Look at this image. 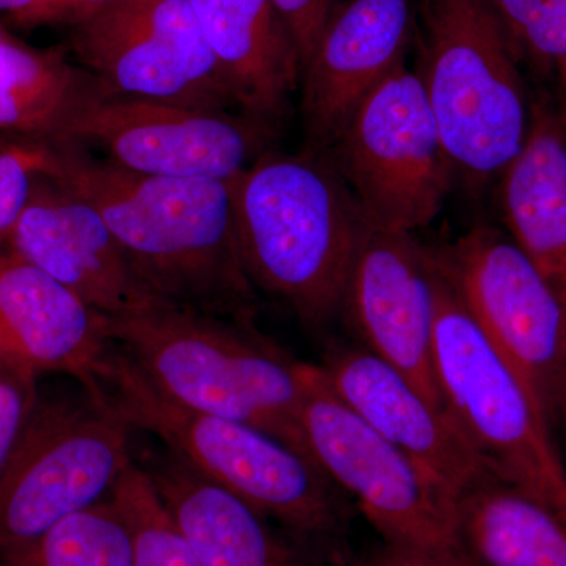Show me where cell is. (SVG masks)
I'll use <instances>...</instances> for the list:
<instances>
[{"label":"cell","instance_id":"obj_1","mask_svg":"<svg viewBox=\"0 0 566 566\" xmlns=\"http://www.w3.org/2000/svg\"><path fill=\"white\" fill-rule=\"evenodd\" d=\"M50 147L48 177L103 216L133 273L159 304L255 322L229 182L132 172L71 142Z\"/></svg>","mask_w":566,"mask_h":566},{"label":"cell","instance_id":"obj_2","mask_svg":"<svg viewBox=\"0 0 566 566\" xmlns=\"http://www.w3.org/2000/svg\"><path fill=\"white\" fill-rule=\"evenodd\" d=\"M229 188L238 248L256 292L282 301L312 331L340 318L370 222L329 159L271 148Z\"/></svg>","mask_w":566,"mask_h":566},{"label":"cell","instance_id":"obj_3","mask_svg":"<svg viewBox=\"0 0 566 566\" xmlns=\"http://www.w3.org/2000/svg\"><path fill=\"white\" fill-rule=\"evenodd\" d=\"M107 334L167 400L252 424L311 458L301 428L307 364L253 324L156 304L107 318Z\"/></svg>","mask_w":566,"mask_h":566},{"label":"cell","instance_id":"obj_4","mask_svg":"<svg viewBox=\"0 0 566 566\" xmlns=\"http://www.w3.org/2000/svg\"><path fill=\"white\" fill-rule=\"evenodd\" d=\"M92 397L301 539L324 543L344 534L340 490L311 458L252 424L167 400L114 345Z\"/></svg>","mask_w":566,"mask_h":566},{"label":"cell","instance_id":"obj_5","mask_svg":"<svg viewBox=\"0 0 566 566\" xmlns=\"http://www.w3.org/2000/svg\"><path fill=\"white\" fill-rule=\"evenodd\" d=\"M417 69L455 180L497 182L523 148L534 93L488 0H428Z\"/></svg>","mask_w":566,"mask_h":566},{"label":"cell","instance_id":"obj_6","mask_svg":"<svg viewBox=\"0 0 566 566\" xmlns=\"http://www.w3.org/2000/svg\"><path fill=\"white\" fill-rule=\"evenodd\" d=\"M434 268L433 357L446 411L495 475L566 521V468L535 395Z\"/></svg>","mask_w":566,"mask_h":566},{"label":"cell","instance_id":"obj_7","mask_svg":"<svg viewBox=\"0 0 566 566\" xmlns=\"http://www.w3.org/2000/svg\"><path fill=\"white\" fill-rule=\"evenodd\" d=\"M301 428L308 457L352 495L386 545L474 566L458 536L455 495L346 406L319 365L305 367Z\"/></svg>","mask_w":566,"mask_h":566},{"label":"cell","instance_id":"obj_8","mask_svg":"<svg viewBox=\"0 0 566 566\" xmlns=\"http://www.w3.org/2000/svg\"><path fill=\"white\" fill-rule=\"evenodd\" d=\"M132 431L88 394L36 400L0 476V554L109 501L136 464Z\"/></svg>","mask_w":566,"mask_h":566},{"label":"cell","instance_id":"obj_9","mask_svg":"<svg viewBox=\"0 0 566 566\" xmlns=\"http://www.w3.org/2000/svg\"><path fill=\"white\" fill-rule=\"evenodd\" d=\"M374 227L416 233L455 185L422 81L406 61L365 96L324 153Z\"/></svg>","mask_w":566,"mask_h":566},{"label":"cell","instance_id":"obj_10","mask_svg":"<svg viewBox=\"0 0 566 566\" xmlns=\"http://www.w3.org/2000/svg\"><path fill=\"white\" fill-rule=\"evenodd\" d=\"M439 271L535 395L566 427V303L504 229L482 223L431 248Z\"/></svg>","mask_w":566,"mask_h":566},{"label":"cell","instance_id":"obj_11","mask_svg":"<svg viewBox=\"0 0 566 566\" xmlns=\"http://www.w3.org/2000/svg\"><path fill=\"white\" fill-rule=\"evenodd\" d=\"M275 140L277 126L240 111L103 91L77 111L59 142L98 150L132 172L229 182L275 148Z\"/></svg>","mask_w":566,"mask_h":566},{"label":"cell","instance_id":"obj_12","mask_svg":"<svg viewBox=\"0 0 566 566\" xmlns=\"http://www.w3.org/2000/svg\"><path fill=\"white\" fill-rule=\"evenodd\" d=\"M71 48L109 95L238 111L189 0H107Z\"/></svg>","mask_w":566,"mask_h":566},{"label":"cell","instance_id":"obj_13","mask_svg":"<svg viewBox=\"0 0 566 566\" xmlns=\"http://www.w3.org/2000/svg\"><path fill=\"white\" fill-rule=\"evenodd\" d=\"M433 253L415 233L368 226L346 279L340 316L357 342L444 408L433 357Z\"/></svg>","mask_w":566,"mask_h":566},{"label":"cell","instance_id":"obj_14","mask_svg":"<svg viewBox=\"0 0 566 566\" xmlns=\"http://www.w3.org/2000/svg\"><path fill=\"white\" fill-rule=\"evenodd\" d=\"M417 0L337 3L301 74L305 150L324 155L365 96L406 61Z\"/></svg>","mask_w":566,"mask_h":566},{"label":"cell","instance_id":"obj_15","mask_svg":"<svg viewBox=\"0 0 566 566\" xmlns=\"http://www.w3.org/2000/svg\"><path fill=\"white\" fill-rule=\"evenodd\" d=\"M9 245L107 318L159 304L133 273L103 216L48 175L33 180Z\"/></svg>","mask_w":566,"mask_h":566},{"label":"cell","instance_id":"obj_16","mask_svg":"<svg viewBox=\"0 0 566 566\" xmlns=\"http://www.w3.org/2000/svg\"><path fill=\"white\" fill-rule=\"evenodd\" d=\"M319 368L346 406L455 499L494 474L446 409L431 403L400 370L359 342L327 346Z\"/></svg>","mask_w":566,"mask_h":566},{"label":"cell","instance_id":"obj_17","mask_svg":"<svg viewBox=\"0 0 566 566\" xmlns=\"http://www.w3.org/2000/svg\"><path fill=\"white\" fill-rule=\"evenodd\" d=\"M111 348L107 316L10 249L0 252V360L35 379L74 376L92 392Z\"/></svg>","mask_w":566,"mask_h":566},{"label":"cell","instance_id":"obj_18","mask_svg":"<svg viewBox=\"0 0 566 566\" xmlns=\"http://www.w3.org/2000/svg\"><path fill=\"white\" fill-rule=\"evenodd\" d=\"M494 188L505 232L566 303V125L549 92H534L526 142Z\"/></svg>","mask_w":566,"mask_h":566},{"label":"cell","instance_id":"obj_19","mask_svg":"<svg viewBox=\"0 0 566 566\" xmlns=\"http://www.w3.org/2000/svg\"><path fill=\"white\" fill-rule=\"evenodd\" d=\"M234 106L279 126L300 91V52L271 0H189Z\"/></svg>","mask_w":566,"mask_h":566},{"label":"cell","instance_id":"obj_20","mask_svg":"<svg viewBox=\"0 0 566 566\" xmlns=\"http://www.w3.org/2000/svg\"><path fill=\"white\" fill-rule=\"evenodd\" d=\"M140 465L205 566H304L266 516L170 450Z\"/></svg>","mask_w":566,"mask_h":566},{"label":"cell","instance_id":"obj_21","mask_svg":"<svg viewBox=\"0 0 566 566\" xmlns=\"http://www.w3.org/2000/svg\"><path fill=\"white\" fill-rule=\"evenodd\" d=\"M457 528L474 566H566V521L488 474L457 499Z\"/></svg>","mask_w":566,"mask_h":566},{"label":"cell","instance_id":"obj_22","mask_svg":"<svg viewBox=\"0 0 566 566\" xmlns=\"http://www.w3.org/2000/svg\"><path fill=\"white\" fill-rule=\"evenodd\" d=\"M104 87L65 52L35 50L20 41L0 40V132L29 140L59 142L63 132Z\"/></svg>","mask_w":566,"mask_h":566},{"label":"cell","instance_id":"obj_23","mask_svg":"<svg viewBox=\"0 0 566 566\" xmlns=\"http://www.w3.org/2000/svg\"><path fill=\"white\" fill-rule=\"evenodd\" d=\"M0 566H133L132 534L111 497L0 554Z\"/></svg>","mask_w":566,"mask_h":566},{"label":"cell","instance_id":"obj_24","mask_svg":"<svg viewBox=\"0 0 566 566\" xmlns=\"http://www.w3.org/2000/svg\"><path fill=\"white\" fill-rule=\"evenodd\" d=\"M112 499L132 534L133 566H205L175 526L140 464L129 469Z\"/></svg>","mask_w":566,"mask_h":566},{"label":"cell","instance_id":"obj_25","mask_svg":"<svg viewBox=\"0 0 566 566\" xmlns=\"http://www.w3.org/2000/svg\"><path fill=\"white\" fill-rule=\"evenodd\" d=\"M516 57L538 80L556 76L566 55V0H488Z\"/></svg>","mask_w":566,"mask_h":566},{"label":"cell","instance_id":"obj_26","mask_svg":"<svg viewBox=\"0 0 566 566\" xmlns=\"http://www.w3.org/2000/svg\"><path fill=\"white\" fill-rule=\"evenodd\" d=\"M46 142L0 139V252L9 244L11 230L28 202L36 175L46 172Z\"/></svg>","mask_w":566,"mask_h":566},{"label":"cell","instance_id":"obj_27","mask_svg":"<svg viewBox=\"0 0 566 566\" xmlns=\"http://www.w3.org/2000/svg\"><path fill=\"white\" fill-rule=\"evenodd\" d=\"M36 400L35 378L0 360V476Z\"/></svg>","mask_w":566,"mask_h":566},{"label":"cell","instance_id":"obj_28","mask_svg":"<svg viewBox=\"0 0 566 566\" xmlns=\"http://www.w3.org/2000/svg\"><path fill=\"white\" fill-rule=\"evenodd\" d=\"M292 33L300 52L301 69L307 65L319 36L335 9V0H271Z\"/></svg>","mask_w":566,"mask_h":566},{"label":"cell","instance_id":"obj_29","mask_svg":"<svg viewBox=\"0 0 566 566\" xmlns=\"http://www.w3.org/2000/svg\"><path fill=\"white\" fill-rule=\"evenodd\" d=\"M107 0H39L35 9L20 22L24 28L51 24V22H74L91 14Z\"/></svg>","mask_w":566,"mask_h":566},{"label":"cell","instance_id":"obj_30","mask_svg":"<svg viewBox=\"0 0 566 566\" xmlns=\"http://www.w3.org/2000/svg\"><path fill=\"white\" fill-rule=\"evenodd\" d=\"M364 566H444L433 558L420 556L411 551L385 545Z\"/></svg>","mask_w":566,"mask_h":566},{"label":"cell","instance_id":"obj_31","mask_svg":"<svg viewBox=\"0 0 566 566\" xmlns=\"http://www.w3.org/2000/svg\"><path fill=\"white\" fill-rule=\"evenodd\" d=\"M39 0H0V11L9 13L20 24L33 9Z\"/></svg>","mask_w":566,"mask_h":566},{"label":"cell","instance_id":"obj_32","mask_svg":"<svg viewBox=\"0 0 566 566\" xmlns=\"http://www.w3.org/2000/svg\"><path fill=\"white\" fill-rule=\"evenodd\" d=\"M556 77L558 81L557 106L566 125V55L558 65Z\"/></svg>","mask_w":566,"mask_h":566},{"label":"cell","instance_id":"obj_33","mask_svg":"<svg viewBox=\"0 0 566 566\" xmlns=\"http://www.w3.org/2000/svg\"><path fill=\"white\" fill-rule=\"evenodd\" d=\"M428 0H417V3H419L420 7H423L424 3H427Z\"/></svg>","mask_w":566,"mask_h":566},{"label":"cell","instance_id":"obj_34","mask_svg":"<svg viewBox=\"0 0 566 566\" xmlns=\"http://www.w3.org/2000/svg\"><path fill=\"white\" fill-rule=\"evenodd\" d=\"M3 36H6V33H3L2 29H0V40H2Z\"/></svg>","mask_w":566,"mask_h":566},{"label":"cell","instance_id":"obj_35","mask_svg":"<svg viewBox=\"0 0 566 566\" xmlns=\"http://www.w3.org/2000/svg\"><path fill=\"white\" fill-rule=\"evenodd\" d=\"M565 431H566V427H565Z\"/></svg>","mask_w":566,"mask_h":566}]
</instances>
